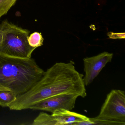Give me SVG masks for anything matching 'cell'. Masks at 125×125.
Returning a JSON list of instances; mask_svg holds the SVG:
<instances>
[{"mask_svg":"<svg viewBox=\"0 0 125 125\" xmlns=\"http://www.w3.org/2000/svg\"><path fill=\"white\" fill-rule=\"evenodd\" d=\"M113 53L104 52L95 56L83 59L84 71L83 77L85 86L89 85L98 75L103 68L112 59Z\"/></svg>","mask_w":125,"mask_h":125,"instance_id":"8992f818","label":"cell"},{"mask_svg":"<svg viewBox=\"0 0 125 125\" xmlns=\"http://www.w3.org/2000/svg\"><path fill=\"white\" fill-rule=\"evenodd\" d=\"M28 40L29 45L36 49L43 45L44 39L41 33L35 32L29 35Z\"/></svg>","mask_w":125,"mask_h":125,"instance_id":"30bf717a","label":"cell"},{"mask_svg":"<svg viewBox=\"0 0 125 125\" xmlns=\"http://www.w3.org/2000/svg\"><path fill=\"white\" fill-rule=\"evenodd\" d=\"M44 72L31 58H19L0 52V84L17 96L29 90Z\"/></svg>","mask_w":125,"mask_h":125,"instance_id":"7a4b0ae2","label":"cell"},{"mask_svg":"<svg viewBox=\"0 0 125 125\" xmlns=\"http://www.w3.org/2000/svg\"><path fill=\"white\" fill-rule=\"evenodd\" d=\"M0 38H1V36H0Z\"/></svg>","mask_w":125,"mask_h":125,"instance_id":"5bb4252c","label":"cell"},{"mask_svg":"<svg viewBox=\"0 0 125 125\" xmlns=\"http://www.w3.org/2000/svg\"><path fill=\"white\" fill-rule=\"evenodd\" d=\"M84 75L78 72L74 62L55 63L44 72L41 79L27 92L17 96L8 107L11 110L29 109L36 103L51 96L62 93L87 96Z\"/></svg>","mask_w":125,"mask_h":125,"instance_id":"6da1fadb","label":"cell"},{"mask_svg":"<svg viewBox=\"0 0 125 125\" xmlns=\"http://www.w3.org/2000/svg\"><path fill=\"white\" fill-rule=\"evenodd\" d=\"M107 35L110 39H124L125 38V32H108L107 33Z\"/></svg>","mask_w":125,"mask_h":125,"instance_id":"7c38bea8","label":"cell"},{"mask_svg":"<svg viewBox=\"0 0 125 125\" xmlns=\"http://www.w3.org/2000/svg\"><path fill=\"white\" fill-rule=\"evenodd\" d=\"M17 96L10 90H0V106L8 107L11 103L16 101Z\"/></svg>","mask_w":125,"mask_h":125,"instance_id":"9c48e42d","label":"cell"},{"mask_svg":"<svg viewBox=\"0 0 125 125\" xmlns=\"http://www.w3.org/2000/svg\"><path fill=\"white\" fill-rule=\"evenodd\" d=\"M52 115L58 121L60 125H77L80 123L83 125H88L90 121V118L85 115L65 109L57 110Z\"/></svg>","mask_w":125,"mask_h":125,"instance_id":"52a82bcc","label":"cell"},{"mask_svg":"<svg viewBox=\"0 0 125 125\" xmlns=\"http://www.w3.org/2000/svg\"><path fill=\"white\" fill-rule=\"evenodd\" d=\"M33 125H60V124L52 115L41 112L33 122Z\"/></svg>","mask_w":125,"mask_h":125,"instance_id":"ba28073f","label":"cell"},{"mask_svg":"<svg viewBox=\"0 0 125 125\" xmlns=\"http://www.w3.org/2000/svg\"><path fill=\"white\" fill-rule=\"evenodd\" d=\"M78 97V95L73 94H61L43 99L32 105L29 109L46 111L52 113L60 109L71 111L74 108Z\"/></svg>","mask_w":125,"mask_h":125,"instance_id":"5b68a950","label":"cell"},{"mask_svg":"<svg viewBox=\"0 0 125 125\" xmlns=\"http://www.w3.org/2000/svg\"><path fill=\"white\" fill-rule=\"evenodd\" d=\"M10 90L7 88L3 87L2 85L0 84V90Z\"/></svg>","mask_w":125,"mask_h":125,"instance_id":"4fadbf2b","label":"cell"},{"mask_svg":"<svg viewBox=\"0 0 125 125\" xmlns=\"http://www.w3.org/2000/svg\"><path fill=\"white\" fill-rule=\"evenodd\" d=\"M125 92L112 90L106 96L96 120L104 121L109 125H125Z\"/></svg>","mask_w":125,"mask_h":125,"instance_id":"277c9868","label":"cell"},{"mask_svg":"<svg viewBox=\"0 0 125 125\" xmlns=\"http://www.w3.org/2000/svg\"><path fill=\"white\" fill-rule=\"evenodd\" d=\"M30 31L5 20L0 25V52L10 57L30 58L36 48L29 45Z\"/></svg>","mask_w":125,"mask_h":125,"instance_id":"3957f363","label":"cell"},{"mask_svg":"<svg viewBox=\"0 0 125 125\" xmlns=\"http://www.w3.org/2000/svg\"><path fill=\"white\" fill-rule=\"evenodd\" d=\"M17 0H0V18L5 15Z\"/></svg>","mask_w":125,"mask_h":125,"instance_id":"8fae6325","label":"cell"}]
</instances>
